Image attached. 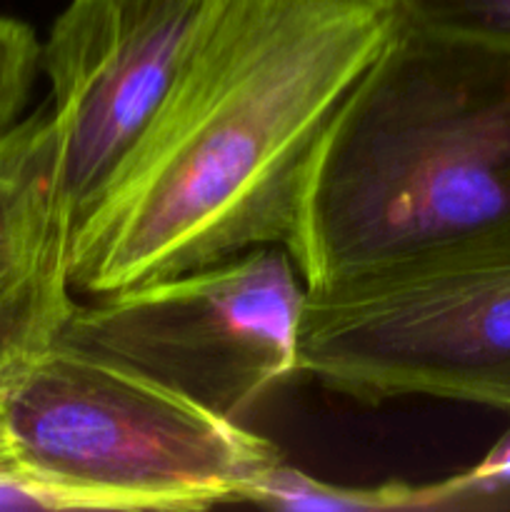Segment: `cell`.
<instances>
[{
  "label": "cell",
  "instance_id": "obj_1",
  "mask_svg": "<svg viewBox=\"0 0 510 512\" xmlns=\"http://www.w3.org/2000/svg\"><path fill=\"white\" fill-rule=\"evenodd\" d=\"M400 20V0H203L163 103L75 228V293L285 248L320 138Z\"/></svg>",
  "mask_w": 510,
  "mask_h": 512
},
{
  "label": "cell",
  "instance_id": "obj_2",
  "mask_svg": "<svg viewBox=\"0 0 510 512\" xmlns=\"http://www.w3.org/2000/svg\"><path fill=\"white\" fill-rule=\"evenodd\" d=\"M510 235V50L400 20L340 103L285 250L305 288Z\"/></svg>",
  "mask_w": 510,
  "mask_h": 512
},
{
  "label": "cell",
  "instance_id": "obj_3",
  "mask_svg": "<svg viewBox=\"0 0 510 512\" xmlns=\"http://www.w3.org/2000/svg\"><path fill=\"white\" fill-rule=\"evenodd\" d=\"M20 480L48 510L250 503L278 445L190 395L58 338L0 400Z\"/></svg>",
  "mask_w": 510,
  "mask_h": 512
},
{
  "label": "cell",
  "instance_id": "obj_4",
  "mask_svg": "<svg viewBox=\"0 0 510 512\" xmlns=\"http://www.w3.org/2000/svg\"><path fill=\"white\" fill-rule=\"evenodd\" d=\"M298 370L368 405L510 410V235L305 288Z\"/></svg>",
  "mask_w": 510,
  "mask_h": 512
},
{
  "label": "cell",
  "instance_id": "obj_5",
  "mask_svg": "<svg viewBox=\"0 0 510 512\" xmlns=\"http://www.w3.org/2000/svg\"><path fill=\"white\" fill-rule=\"evenodd\" d=\"M305 280L280 245L78 300L60 338L240 420L298 375Z\"/></svg>",
  "mask_w": 510,
  "mask_h": 512
},
{
  "label": "cell",
  "instance_id": "obj_6",
  "mask_svg": "<svg viewBox=\"0 0 510 512\" xmlns=\"http://www.w3.org/2000/svg\"><path fill=\"white\" fill-rule=\"evenodd\" d=\"M203 0H70L45 43L58 180L73 233L163 103Z\"/></svg>",
  "mask_w": 510,
  "mask_h": 512
},
{
  "label": "cell",
  "instance_id": "obj_7",
  "mask_svg": "<svg viewBox=\"0 0 510 512\" xmlns=\"http://www.w3.org/2000/svg\"><path fill=\"white\" fill-rule=\"evenodd\" d=\"M73 223L48 105L0 135V400L75 308Z\"/></svg>",
  "mask_w": 510,
  "mask_h": 512
},
{
  "label": "cell",
  "instance_id": "obj_8",
  "mask_svg": "<svg viewBox=\"0 0 510 512\" xmlns=\"http://www.w3.org/2000/svg\"><path fill=\"white\" fill-rule=\"evenodd\" d=\"M253 505L285 510H390L428 508V490L403 483L378 488H340L285 465H275L250 498Z\"/></svg>",
  "mask_w": 510,
  "mask_h": 512
},
{
  "label": "cell",
  "instance_id": "obj_9",
  "mask_svg": "<svg viewBox=\"0 0 510 512\" xmlns=\"http://www.w3.org/2000/svg\"><path fill=\"white\" fill-rule=\"evenodd\" d=\"M405 23L510 50V0H400Z\"/></svg>",
  "mask_w": 510,
  "mask_h": 512
},
{
  "label": "cell",
  "instance_id": "obj_10",
  "mask_svg": "<svg viewBox=\"0 0 510 512\" xmlns=\"http://www.w3.org/2000/svg\"><path fill=\"white\" fill-rule=\"evenodd\" d=\"M40 68V40L18 18L0 15V135L20 120L35 73Z\"/></svg>",
  "mask_w": 510,
  "mask_h": 512
},
{
  "label": "cell",
  "instance_id": "obj_11",
  "mask_svg": "<svg viewBox=\"0 0 510 512\" xmlns=\"http://www.w3.org/2000/svg\"><path fill=\"white\" fill-rule=\"evenodd\" d=\"M458 505H488L510 495V430L470 473L448 480Z\"/></svg>",
  "mask_w": 510,
  "mask_h": 512
}]
</instances>
